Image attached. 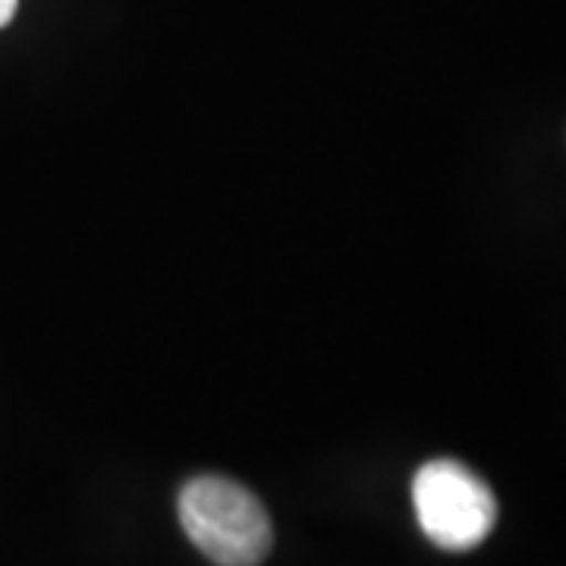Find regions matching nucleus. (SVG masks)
<instances>
[{"label":"nucleus","mask_w":566,"mask_h":566,"mask_svg":"<svg viewBox=\"0 0 566 566\" xmlns=\"http://www.w3.org/2000/svg\"><path fill=\"white\" fill-rule=\"evenodd\" d=\"M180 526L218 566H259L274 545L264 504L240 482L199 475L180 491Z\"/></svg>","instance_id":"1"},{"label":"nucleus","mask_w":566,"mask_h":566,"mask_svg":"<svg viewBox=\"0 0 566 566\" xmlns=\"http://www.w3.org/2000/svg\"><path fill=\"white\" fill-rule=\"evenodd\" d=\"M412 506L424 538L444 551H472L497 523L494 491L457 460H431L412 479Z\"/></svg>","instance_id":"2"},{"label":"nucleus","mask_w":566,"mask_h":566,"mask_svg":"<svg viewBox=\"0 0 566 566\" xmlns=\"http://www.w3.org/2000/svg\"><path fill=\"white\" fill-rule=\"evenodd\" d=\"M17 7H20V0H0V25H7L17 17Z\"/></svg>","instance_id":"3"}]
</instances>
